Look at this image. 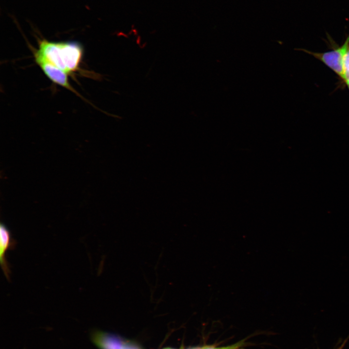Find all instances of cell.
Returning a JSON list of instances; mask_svg holds the SVG:
<instances>
[{
    "instance_id": "cell-1",
    "label": "cell",
    "mask_w": 349,
    "mask_h": 349,
    "mask_svg": "<svg viewBox=\"0 0 349 349\" xmlns=\"http://www.w3.org/2000/svg\"><path fill=\"white\" fill-rule=\"evenodd\" d=\"M35 51L67 74L78 71L83 54L82 48L78 42H52L45 39L39 41Z\"/></svg>"
},
{
    "instance_id": "cell-2",
    "label": "cell",
    "mask_w": 349,
    "mask_h": 349,
    "mask_svg": "<svg viewBox=\"0 0 349 349\" xmlns=\"http://www.w3.org/2000/svg\"><path fill=\"white\" fill-rule=\"evenodd\" d=\"M349 49V35L342 46L333 50L324 53H316L308 51L306 52L322 62L344 80L343 62L345 55Z\"/></svg>"
},
{
    "instance_id": "cell-3",
    "label": "cell",
    "mask_w": 349,
    "mask_h": 349,
    "mask_svg": "<svg viewBox=\"0 0 349 349\" xmlns=\"http://www.w3.org/2000/svg\"><path fill=\"white\" fill-rule=\"evenodd\" d=\"M34 56L36 63L51 81L78 95L70 85L67 73L49 63L35 51Z\"/></svg>"
},
{
    "instance_id": "cell-4",
    "label": "cell",
    "mask_w": 349,
    "mask_h": 349,
    "mask_svg": "<svg viewBox=\"0 0 349 349\" xmlns=\"http://www.w3.org/2000/svg\"><path fill=\"white\" fill-rule=\"evenodd\" d=\"M16 241L13 239L11 233L4 223L0 225V262L1 269L7 280L10 279L11 270L6 258V254L9 249L15 247Z\"/></svg>"
},
{
    "instance_id": "cell-5",
    "label": "cell",
    "mask_w": 349,
    "mask_h": 349,
    "mask_svg": "<svg viewBox=\"0 0 349 349\" xmlns=\"http://www.w3.org/2000/svg\"><path fill=\"white\" fill-rule=\"evenodd\" d=\"M91 339L99 349H123L126 342L116 335L99 331H93Z\"/></svg>"
},
{
    "instance_id": "cell-6",
    "label": "cell",
    "mask_w": 349,
    "mask_h": 349,
    "mask_svg": "<svg viewBox=\"0 0 349 349\" xmlns=\"http://www.w3.org/2000/svg\"><path fill=\"white\" fill-rule=\"evenodd\" d=\"M344 70L345 73V79L349 78V49L346 53L343 62Z\"/></svg>"
},
{
    "instance_id": "cell-7",
    "label": "cell",
    "mask_w": 349,
    "mask_h": 349,
    "mask_svg": "<svg viewBox=\"0 0 349 349\" xmlns=\"http://www.w3.org/2000/svg\"><path fill=\"white\" fill-rule=\"evenodd\" d=\"M202 349H239L236 346H232L223 347H215L211 346H203Z\"/></svg>"
},
{
    "instance_id": "cell-8",
    "label": "cell",
    "mask_w": 349,
    "mask_h": 349,
    "mask_svg": "<svg viewBox=\"0 0 349 349\" xmlns=\"http://www.w3.org/2000/svg\"><path fill=\"white\" fill-rule=\"evenodd\" d=\"M123 349H140V348L136 345L135 344L129 342H126Z\"/></svg>"
},
{
    "instance_id": "cell-9",
    "label": "cell",
    "mask_w": 349,
    "mask_h": 349,
    "mask_svg": "<svg viewBox=\"0 0 349 349\" xmlns=\"http://www.w3.org/2000/svg\"><path fill=\"white\" fill-rule=\"evenodd\" d=\"M349 339V336H348L343 342L342 343L338 346L336 349H343L344 347L345 346L348 339Z\"/></svg>"
},
{
    "instance_id": "cell-10",
    "label": "cell",
    "mask_w": 349,
    "mask_h": 349,
    "mask_svg": "<svg viewBox=\"0 0 349 349\" xmlns=\"http://www.w3.org/2000/svg\"><path fill=\"white\" fill-rule=\"evenodd\" d=\"M203 347H192L188 349H202Z\"/></svg>"
}]
</instances>
